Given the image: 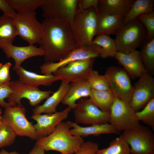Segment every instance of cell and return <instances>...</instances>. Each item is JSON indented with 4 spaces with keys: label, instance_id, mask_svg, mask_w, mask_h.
<instances>
[{
    "label": "cell",
    "instance_id": "6da1fadb",
    "mask_svg": "<svg viewBox=\"0 0 154 154\" xmlns=\"http://www.w3.org/2000/svg\"><path fill=\"white\" fill-rule=\"evenodd\" d=\"M41 24V35L38 44L44 52L45 62H58L77 48L69 23L44 19Z\"/></svg>",
    "mask_w": 154,
    "mask_h": 154
},
{
    "label": "cell",
    "instance_id": "7a4b0ae2",
    "mask_svg": "<svg viewBox=\"0 0 154 154\" xmlns=\"http://www.w3.org/2000/svg\"><path fill=\"white\" fill-rule=\"evenodd\" d=\"M71 121H62L49 135L38 138L36 144L45 151H55L61 154H74L84 142L83 137L72 135Z\"/></svg>",
    "mask_w": 154,
    "mask_h": 154
},
{
    "label": "cell",
    "instance_id": "3957f363",
    "mask_svg": "<svg viewBox=\"0 0 154 154\" xmlns=\"http://www.w3.org/2000/svg\"><path fill=\"white\" fill-rule=\"evenodd\" d=\"M97 10L94 7L82 10L78 8L70 23L77 48L92 44L97 35Z\"/></svg>",
    "mask_w": 154,
    "mask_h": 154
},
{
    "label": "cell",
    "instance_id": "277c9868",
    "mask_svg": "<svg viewBox=\"0 0 154 154\" xmlns=\"http://www.w3.org/2000/svg\"><path fill=\"white\" fill-rule=\"evenodd\" d=\"M115 35L117 52L124 53L141 47L147 41L146 29L137 18L123 25Z\"/></svg>",
    "mask_w": 154,
    "mask_h": 154
},
{
    "label": "cell",
    "instance_id": "5b68a950",
    "mask_svg": "<svg viewBox=\"0 0 154 154\" xmlns=\"http://www.w3.org/2000/svg\"><path fill=\"white\" fill-rule=\"evenodd\" d=\"M131 154H154V134L149 127L140 124L123 131Z\"/></svg>",
    "mask_w": 154,
    "mask_h": 154
},
{
    "label": "cell",
    "instance_id": "8992f818",
    "mask_svg": "<svg viewBox=\"0 0 154 154\" xmlns=\"http://www.w3.org/2000/svg\"><path fill=\"white\" fill-rule=\"evenodd\" d=\"M26 112V109L23 106L7 107L2 116V122L9 126L17 135L37 140L33 125L27 118Z\"/></svg>",
    "mask_w": 154,
    "mask_h": 154
},
{
    "label": "cell",
    "instance_id": "52a82bcc",
    "mask_svg": "<svg viewBox=\"0 0 154 154\" xmlns=\"http://www.w3.org/2000/svg\"><path fill=\"white\" fill-rule=\"evenodd\" d=\"M110 90L116 97L130 105L133 86L131 78L123 68L112 66L108 68L104 74Z\"/></svg>",
    "mask_w": 154,
    "mask_h": 154
},
{
    "label": "cell",
    "instance_id": "ba28073f",
    "mask_svg": "<svg viewBox=\"0 0 154 154\" xmlns=\"http://www.w3.org/2000/svg\"><path fill=\"white\" fill-rule=\"evenodd\" d=\"M13 21L17 35L27 41L29 45L39 43L41 37L42 25L37 18L36 11L17 12Z\"/></svg>",
    "mask_w": 154,
    "mask_h": 154
},
{
    "label": "cell",
    "instance_id": "9c48e42d",
    "mask_svg": "<svg viewBox=\"0 0 154 154\" xmlns=\"http://www.w3.org/2000/svg\"><path fill=\"white\" fill-rule=\"evenodd\" d=\"M109 122L118 132L134 128L140 124L132 108L116 97L110 108Z\"/></svg>",
    "mask_w": 154,
    "mask_h": 154
},
{
    "label": "cell",
    "instance_id": "30bf717a",
    "mask_svg": "<svg viewBox=\"0 0 154 154\" xmlns=\"http://www.w3.org/2000/svg\"><path fill=\"white\" fill-rule=\"evenodd\" d=\"M10 84L12 92L8 98V101L12 106L16 105L22 106L21 100L23 98L29 100L31 106H36L53 93L51 91L40 90L38 88L24 83L20 80L10 82Z\"/></svg>",
    "mask_w": 154,
    "mask_h": 154
},
{
    "label": "cell",
    "instance_id": "8fae6325",
    "mask_svg": "<svg viewBox=\"0 0 154 154\" xmlns=\"http://www.w3.org/2000/svg\"><path fill=\"white\" fill-rule=\"evenodd\" d=\"M78 1L79 0H44L40 7L45 19L70 23L78 9Z\"/></svg>",
    "mask_w": 154,
    "mask_h": 154
},
{
    "label": "cell",
    "instance_id": "7c38bea8",
    "mask_svg": "<svg viewBox=\"0 0 154 154\" xmlns=\"http://www.w3.org/2000/svg\"><path fill=\"white\" fill-rule=\"evenodd\" d=\"M74 110L75 122L77 123L90 125L109 122L110 113L100 109L89 98L81 99Z\"/></svg>",
    "mask_w": 154,
    "mask_h": 154
},
{
    "label": "cell",
    "instance_id": "4fadbf2b",
    "mask_svg": "<svg viewBox=\"0 0 154 154\" xmlns=\"http://www.w3.org/2000/svg\"><path fill=\"white\" fill-rule=\"evenodd\" d=\"M95 58L76 61L60 68L53 73L61 81L69 84L87 80L93 70Z\"/></svg>",
    "mask_w": 154,
    "mask_h": 154
},
{
    "label": "cell",
    "instance_id": "5bb4252c",
    "mask_svg": "<svg viewBox=\"0 0 154 154\" xmlns=\"http://www.w3.org/2000/svg\"><path fill=\"white\" fill-rule=\"evenodd\" d=\"M101 49L100 46L93 44L77 48L58 62L44 63L40 67L41 73L44 75L52 74L59 68L72 62L89 58H96L99 56Z\"/></svg>",
    "mask_w": 154,
    "mask_h": 154
},
{
    "label": "cell",
    "instance_id": "9a60e30c",
    "mask_svg": "<svg viewBox=\"0 0 154 154\" xmlns=\"http://www.w3.org/2000/svg\"><path fill=\"white\" fill-rule=\"evenodd\" d=\"M154 98V78L147 72L143 74L133 86L130 106L135 111L143 108Z\"/></svg>",
    "mask_w": 154,
    "mask_h": 154
},
{
    "label": "cell",
    "instance_id": "2e32d148",
    "mask_svg": "<svg viewBox=\"0 0 154 154\" xmlns=\"http://www.w3.org/2000/svg\"><path fill=\"white\" fill-rule=\"evenodd\" d=\"M71 110L68 107L62 111L53 113L33 115L31 118L37 121L33 126L38 139L53 132L58 124L68 117Z\"/></svg>",
    "mask_w": 154,
    "mask_h": 154
},
{
    "label": "cell",
    "instance_id": "e0dca14e",
    "mask_svg": "<svg viewBox=\"0 0 154 154\" xmlns=\"http://www.w3.org/2000/svg\"><path fill=\"white\" fill-rule=\"evenodd\" d=\"M1 49L8 58H12L14 60L15 65L13 70H14L20 68L26 59L35 56H44V51L40 47L34 45L18 46L11 44L5 46Z\"/></svg>",
    "mask_w": 154,
    "mask_h": 154
},
{
    "label": "cell",
    "instance_id": "ac0fdd59",
    "mask_svg": "<svg viewBox=\"0 0 154 154\" xmlns=\"http://www.w3.org/2000/svg\"><path fill=\"white\" fill-rule=\"evenodd\" d=\"M115 57L133 80L147 72L141 60L139 52L137 50L127 53L117 52Z\"/></svg>",
    "mask_w": 154,
    "mask_h": 154
},
{
    "label": "cell",
    "instance_id": "d6986e66",
    "mask_svg": "<svg viewBox=\"0 0 154 154\" xmlns=\"http://www.w3.org/2000/svg\"><path fill=\"white\" fill-rule=\"evenodd\" d=\"M92 89L87 80L72 82L62 102L74 110L76 105L77 100L81 98L89 97Z\"/></svg>",
    "mask_w": 154,
    "mask_h": 154
},
{
    "label": "cell",
    "instance_id": "ffe728a7",
    "mask_svg": "<svg viewBox=\"0 0 154 154\" xmlns=\"http://www.w3.org/2000/svg\"><path fill=\"white\" fill-rule=\"evenodd\" d=\"M123 18L98 12L97 16V35H116L123 25Z\"/></svg>",
    "mask_w": 154,
    "mask_h": 154
},
{
    "label": "cell",
    "instance_id": "44dd1931",
    "mask_svg": "<svg viewBox=\"0 0 154 154\" xmlns=\"http://www.w3.org/2000/svg\"><path fill=\"white\" fill-rule=\"evenodd\" d=\"M135 0H99L98 12L120 17L123 19Z\"/></svg>",
    "mask_w": 154,
    "mask_h": 154
},
{
    "label": "cell",
    "instance_id": "7402d4cb",
    "mask_svg": "<svg viewBox=\"0 0 154 154\" xmlns=\"http://www.w3.org/2000/svg\"><path fill=\"white\" fill-rule=\"evenodd\" d=\"M15 71L22 82L27 85L37 88L40 85L49 86L54 82L60 80L59 78L52 74H39L28 71L22 66Z\"/></svg>",
    "mask_w": 154,
    "mask_h": 154
},
{
    "label": "cell",
    "instance_id": "603a6c76",
    "mask_svg": "<svg viewBox=\"0 0 154 154\" xmlns=\"http://www.w3.org/2000/svg\"><path fill=\"white\" fill-rule=\"evenodd\" d=\"M69 87L70 84L61 81L56 91L49 96L42 105L37 106L33 110V115L51 114L56 112L57 107L62 102Z\"/></svg>",
    "mask_w": 154,
    "mask_h": 154
},
{
    "label": "cell",
    "instance_id": "cb8c5ba5",
    "mask_svg": "<svg viewBox=\"0 0 154 154\" xmlns=\"http://www.w3.org/2000/svg\"><path fill=\"white\" fill-rule=\"evenodd\" d=\"M72 128L70 129L71 134L74 135L86 137L90 135L97 136L103 134L118 133L114 127L108 123L94 124L88 126L82 127L75 122L71 121Z\"/></svg>",
    "mask_w": 154,
    "mask_h": 154
},
{
    "label": "cell",
    "instance_id": "d4e9b609",
    "mask_svg": "<svg viewBox=\"0 0 154 154\" xmlns=\"http://www.w3.org/2000/svg\"><path fill=\"white\" fill-rule=\"evenodd\" d=\"M17 36L13 18L4 15L0 17V48L12 44Z\"/></svg>",
    "mask_w": 154,
    "mask_h": 154
},
{
    "label": "cell",
    "instance_id": "484cf974",
    "mask_svg": "<svg viewBox=\"0 0 154 154\" xmlns=\"http://www.w3.org/2000/svg\"><path fill=\"white\" fill-rule=\"evenodd\" d=\"M116 98L111 90L102 91L92 89L89 98L100 109L110 113Z\"/></svg>",
    "mask_w": 154,
    "mask_h": 154
},
{
    "label": "cell",
    "instance_id": "4316f807",
    "mask_svg": "<svg viewBox=\"0 0 154 154\" xmlns=\"http://www.w3.org/2000/svg\"><path fill=\"white\" fill-rule=\"evenodd\" d=\"M153 0H135L129 10L123 19L124 25L142 14L154 11Z\"/></svg>",
    "mask_w": 154,
    "mask_h": 154
},
{
    "label": "cell",
    "instance_id": "83f0119b",
    "mask_svg": "<svg viewBox=\"0 0 154 154\" xmlns=\"http://www.w3.org/2000/svg\"><path fill=\"white\" fill-rule=\"evenodd\" d=\"M92 44L98 45L101 47L99 56L103 59L115 57L117 52L115 40L110 36L97 35L94 38Z\"/></svg>",
    "mask_w": 154,
    "mask_h": 154
},
{
    "label": "cell",
    "instance_id": "f1b7e54d",
    "mask_svg": "<svg viewBox=\"0 0 154 154\" xmlns=\"http://www.w3.org/2000/svg\"><path fill=\"white\" fill-rule=\"evenodd\" d=\"M140 57L146 70L153 75L154 74V38L147 40L141 47Z\"/></svg>",
    "mask_w": 154,
    "mask_h": 154
},
{
    "label": "cell",
    "instance_id": "f546056e",
    "mask_svg": "<svg viewBox=\"0 0 154 154\" xmlns=\"http://www.w3.org/2000/svg\"><path fill=\"white\" fill-rule=\"evenodd\" d=\"M96 154H131L130 147L122 134L111 141L108 147L99 149Z\"/></svg>",
    "mask_w": 154,
    "mask_h": 154
},
{
    "label": "cell",
    "instance_id": "4dcf8cb0",
    "mask_svg": "<svg viewBox=\"0 0 154 154\" xmlns=\"http://www.w3.org/2000/svg\"><path fill=\"white\" fill-rule=\"evenodd\" d=\"M10 6L17 12H32L40 7L44 0H6Z\"/></svg>",
    "mask_w": 154,
    "mask_h": 154
},
{
    "label": "cell",
    "instance_id": "1f68e13d",
    "mask_svg": "<svg viewBox=\"0 0 154 154\" xmlns=\"http://www.w3.org/2000/svg\"><path fill=\"white\" fill-rule=\"evenodd\" d=\"M137 118L139 121L154 128V98L151 100L141 110L135 112Z\"/></svg>",
    "mask_w": 154,
    "mask_h": 154
},
{
    "label": "cell",
    "instance_id": "d6a6232c",
    "mask_svg": "<svg viewBox=\"0 0 154 154\" xmlns=\"http://www.w3.org/2000/svg\"><path fill=\"white\" fill-rule=\"evenodd\" d=\"M92 89L102 91L110 90L108 82L105 75H100L93 70L87 80Z\"/></svg>",
    "mask_w": 154,
    "mask_h": 154
},
{
    "label": "cell",
    "instance_id": "836d02e7",
    "mask_svg": "<svg viewBox=\"0 0 154 154\" xmlns=\"http://www.w3.org/2000/svg\"><path fill=\"white\" fill-rule=\"evenodd\" d=\"M16 136L9 126L2 122L0 125V148L12 145Z\"/></svg>",
    "mask_w": 154,
    "mask_h": 154
},
{
    "label": "cell",
    "instance_id": "e575fe53",
    "mask_svg": "<svg viewBox=\"0 0 154 154\" xmlns=\"http://www.w3.org/2000/svg\"><path fill=\"white\" fill-rule=\"evenodd\" d=\"M145 27L147 33V40L154 38V12L145 13L137 18Z\"/></svg>",
    "mask_w": 154,
    "mask_h": 154
},
{
    "label": "cell",
    "instance_id": "d590c367",
    "mask_svg": "<svg viewBox=\"0 0 154 154\" xmlns=\"http://www.w3.org/2000/svg\"><path fill=\"white\" fill-rule=\"evenodd\" d=\"M99 149V145L97 143L88 141L84 142L74 154H96Z\"/></svg>",
    "mask_w": 154,
    "mask_h": 154
},
{
    "label": "cell",
    "instance_id": "8d00e7d4",
    "mask_svg": "<svg viewBox=\"0 0 154 154\" xmlns=\"http://www.w3.org/2000/svg\"><path fill=\"white\" fill-rule=\"evenodd\" d=\"M10 82L7 84H0V105L5 108L12 107L10 103L6 102L4 101L5 98H8L12 92Z\"/></svg>",
    "mask_w": 154,
    "mask_h": 154
},
{
    "label": "cell",
    "instance_id": "74e56055",
    "mask_svg": "<svg viewBox=\"0 0 154 154\" xmlns=\"http://www.w3.org/2000/svg\"><path fill=\"white\" fill-rule=\"evenodd\" d=\"M12 66L9 62L3 64L0 70V84H7L10 82V69Z\"/></svg>",
    "mask_w": 154,
    "mask_h": 154
},
{
    "label": "cell",
    "instance_id": "f35d334b",
    "mask_svg": "<svg viewBox=\"0 0 154 154\" xmlns=\"http://www.w3.org/2000/svg\"><path fill=\"white\" fill-rule=\"evenodd\" d=\"M0 9L4 15L14 18L17 13L9 5L6 0H0Z\"/></svg>",
    "mask_w": 154,
    "mask_h": 154
},
{
    "label": "cell",
    "instance_id": "ab89813d",
    "mask_svg": "<svg viewBox=\"0 0 154 154\" xmlns=\"http://www.w3.org/2000/svg\"><path fill=\"white\" fill-rule=\"evenodd\" d=\"M99 0H79L78 8L82 10L92 7L97 10Z\"/></svg>",
    "mask_w": 154,
    "mask_h": 154
},
{
    "label": "cell",
    "instance_id": "60d3db41",
    "mask_svg": "<svg viewBox=\"0 0 154 154\" xmlns=\"http://www.w3.org/2000/svg\"><path fill=\"white\" fill-rule=\"evenodd\" d=\"M45 151L44 149L36 144L28 154H45Z\"/></svg>",
    "mask_w": 154,
    "mask_h": 154
},
{
    "label": "cell",
    "instance_id": "b9f144b4",
    "mask_svg": "<svg viewBox=\"0 0 154 154\" xmlns=\"http://www.w3.org/2000/svg\"><path fill=\"white\" fill-rule=\"evenodd\" d=\"M0 154H20L16 151L9 152L4 149H2L0 151Z\"/></svg>",
    "mask_w": 154,
    "mask_h": 154
},
{
    "label": "cell",
    "instance_id": "7bdbcfd3",
    "mask_svg": "<svg viewBox=\"0 0 154 154\" xmlns=\"http://www.w3.org/2000/svg\"><path fill=\"white\" fill-rule=\"evenodd\" d=\"M2 113V111L1 109L0 108V125L2 123V116H1V114Z\"/></svg>",
    "mask_w": 154,
    "mask_h": 154
},
{
    "label": "cell",
    "instance_id": "ee69618b",
    "mask_svg": "<svg viewBox=\"0 0 154 154\" xmlns=\"http://www.w3.org/2000/svg\"><path fill=\"white\" fill-rule=\"evenodd\" d=\"M3 65V64L2 63H0V70L1 68Z\"/></svg>",
    "mask_w": 154,
    "mask_h": 154
}]
</instances>
